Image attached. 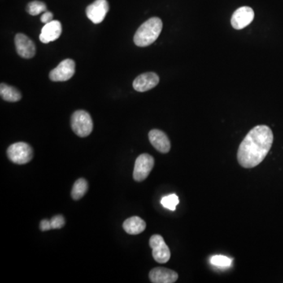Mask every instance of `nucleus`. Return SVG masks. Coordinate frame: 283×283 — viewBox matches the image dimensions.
Here are the masks:
<instances>
[{"label":"nucleus","mask_w":283,"mask_h":283,"mask_svg":"<svg viewBox=\"0 0 283 283\" xmlns=\"http://www.w3.org/2000/svg\"><path fill=\"white\" fill-rule=\"evenodd\" d=\"M71 127L76 136L82 138L87 137L93 131L92 117L84 110L74 112L71 118Z\"/></svg>","instance_id":"obj_3"},{"label":"nucleus","mask_w":283,"mask_h":283,"mask_svg":"<svg viewBox=\"0 0 283 283\" xmlns=\"http://www.w3.org/2000/svg\"><path fill=\"white\" fill-rule=\"evenodd\" d=\"M146 223L139 216H132L126 219L123 223V228L126 233L132 236L140 235L146 229Z\"/></svg>","instance_id":"obj_15"},{"label":"nucleus","mask_w":283,"mask_h":283,"mask_svg":"<svg viewBox=\"0 0 283 283\" xmlns=\"http://www.w3.org/2000/svg\"><path fill=\"white\" fill-rule=\"evenodd\" d=\"M154 158L150 154H142L139 156L134 167V180L137 182L146 180L154 167Z\"/></svg>","instance_id":"obj_5"},{"label":"nucleus","mask_w":283,"mask_h":283,"mask_svg":"<svg viewBox=\"0 0 283 283\" xmlns=\"http://www.w3.org/2000/svg\"><path fill=\"white\" fill-rule=\"evenodd\" d=\"M88 189V184L85 179H79L76 180L72 187L71 195L75 201L81 199L86 194Z\"/></svg>","instance_id":"obj_17"},{"label":"nucleus","mask_w":283,"mask_h":283,"mask_svg":"<svg viewBox=\"0 0 283 283\" xmlns=\"http://www.w3.org/2000/svg\"><path fill=\"white\" fill-rule=\"evenodd\" d=\"M76 63L72 59L67 58L61 62L49 73L50 80L54 82H64L70 80L75 74Z\"/></svg>","instance_id":"obj_7"},{"label":"nucleus","mask_w":283,"mask_h":283,"mask_svg":"<svg viewBox=\"0 0 283 283\" xmlns=\"http://www.w3.org/2000/svg\"><path fill=\"white\" fill-rule=\"evenodd\" d=\"M150 246L155 261L160 263H167L171 258V252L163 237L159 235H154L150 239Z\"/></svg>","instance_id":"obj_6"},{"label":"nucleus","mask_w":283,"mask_h":283,"mask_svg":"<svg viewBox=\"0 0 283 283\" xmlns=\"http://www.w3.org/2000/svg\"><path fill=\"white\" fill-rule=\"evenodd\" d=\"M149 140L152 146L162 154H167L171 149L170 140L165 132L161 130L153 129L149 132Z\"/></svg>","instance_id":"obj_13"},{"label":"nucleus","mask_w":283,"mask_h":283,"mask_svg":"<svg viewBox=\"0 0 283 283\" xmlns=\"http://www.w3.org/2000/svg\"><path fill=\"white\" fill-rule=\"evenodd\" d=\"M210 262L212 265L216 267H230L232 265V259L225 256L215 255L211 258Z\"/></svg>","instance_id":"obj_20"},{"label":"nucleus","mask_w":283,"mask_h":283,"mask_svg":"<svg viewBox=\"0 0 283 283\" xmlns=\"http://www.w3.org/2000/svg\"><path fill=\"white\" fill-rule=\"evenodd\" d=\"M109 10L110 6L107 0H95L87 7V17L94 24H100L106 18Z\"/></svg>","instance_id":"obj_9"},{"label":"nucleus","mask_w":283,"mask_h":283,"mask_svg":"<svg viewBox=\"0 0 283 283\" xmlns=\"http://www.w3.org/2000/svg\"><path fill=\"white\" fill-rule=\"evenodd\" d=\"M62 24L59 21L53 20L43 27L40 35V40L43 44H48L58 40L62 35Z\"/></svg>","instance_id":"obj_12"},{"label":"nucleus","mask_w":283,"mask_h":283,"mask_svg":"<svg viewBox=\"0 0 283 283\" xmlns=\"http://www.w3.org/2000/svg\"><path fill=\"white\" fill-rule=\"evenodd\" d=\"M40 20L44 23V24H47L49 22H52L53 21V14L50 11H46L44 12L41 18H40Z\"/></svg>","instance_id":"obj_22"},{"label":"nucleus","mask_w":283,"mask_h":283,"mask_svg":"<svg viewBox=\"0 0 283 283\" xmlns=\"http://www.w3.org/2000/svg\"><path fill=\"white\" fill-rule=\"evenodd\" d=\"M163 23L159 18H151L140 26L134 36V43L140 47L150 46L159 37Z\"/></svg>","instance_id":"obj_2"},{"label":"nucleus","mask_w":283,"mask_h":283,"mask_svg":"<svg viewBox=\"0 0 283 283\" xmlns=\"http://www.w3.org/2000/svg\"><path fill=\"white\" fill-rule=\"evenodd\" d=\"M52 229H60L63 228L66 224V220L63 215H54L50 220Z\"/></svg>","instance_id":"obj_21"},{"label":"nucleus","mask_w":283,"mask_h":283,"mask_svg":"<svg viewBox=\"0 0 283 283\" xmlns=\"http://www.w3.org/2000/svg\"><path fill=\"white\" fill-rule=\"evenodd\" d=\"M179 203H180V200H179L178 196L175 193L163 197L161 200V204H162V206L167 210H171V211H175L176 206L179 205Z\"/></svg>","instance_id":"obj_19"},{"label":"nucleus","mask_w":283,"mask_h":283,"mask_svg":"<svg viewBox=\"0 0 283 283\" xmlns=\"http://www.w3.org/2000/svg\"><path fill=\"white\" fill-rule=\"evenodd\" d=\"M10 161L17 165H24L32 161L33 150L32 146L24 142H19L9 146L6 151Z\"/></svg>","instance_id":"obj_4"},{"label":"nucleus","mask_w":283,"mask_h":283,"mask_svg":"<svg viewBox=\"0 0 283 283\" xmlns=\"http://www.w3.org/2000/svg\"><path fill=\"white\" fill-rule=\"evenodd\" d=\"M47 5L41 1H32L29 2L27 6V12L32 15V16H36L41 13L46 12Z\"/></svg>","instance_id":"obj_18"},{"label":"nucleus","mask_w":283,"mask_h":283,"mask_svg":"<svg viewBox=\"0 0 283 283\" xmlns=\"http://www.w3.org/2000/svg\"><path fill=\"white\" fill-rule=\"evenodd\" d=\"M254 11L249 6H241L235 11L232 17V25L235 29L241 30L251 24L254 19Z\"/></svg>","instance_id":"obj_8"},{"label":"nucleus","mask_w":283,"mask_h":283,"mask_svg":"<svg viewBox=\"0 0 283 283\" xmlns=\"http://www.w3.org/2000/svg\"><path fill=\"white\" fill-rule=\"evenodd\" d=\"M40 229L42 232H47V231L51 230V224H50V220L43 219L42 221L40 222Z\"/></svg>","instance_id":"obj_23"},{"label":"nucleus","mask_w":283,"mask_h":283,"mask_svg":"<svg viewBox=\"0 0 283 283\" xmlns=\"http://www.w3.org/2000/svg\"><path fill=\"white\" fill-rule=\"evenodd\" d=\"M14 44L18 55L22 58L29 59L36 54V45L34 42L23 33H18L14 39Z\"/></svg>","instance_id":"obj_10"},{"label":"nucleus","mask_w":283,"mask_h":283,"mask_svg":"<svg viewBox=\"0 0 283 283\" xmlns=\"http://www.w3.org/2000/svg\"><path fill=\"white\" fill-rule=\"evenodd\" d=\"M150 281L154 283H174L177 281V272L165 267H155L149 274Z\"/></svg>","instance_id":"obj_14"},{"label":"nucleus","mask_w":283,"mask_h":283,"mask_svg":"<svg viewBox=\"0 0 283 283\" xmlns=\"http://www.w3.org/2000/svg\"><path fill=\"white\" fill-rule=\"evenodd\" d=\"M0 95L4 101L10 102H18L22 98V93L17 88L5 83L0 84Z\"/></svg>","instance_id":"obj_16"},{"label":"nucleus","mask_w":283,"mask_h":283,"mask_svg":"<svg viewBox=\"0 0 283 283\" xmlns=\"http://www.w3.org/2000/svg\"><path fill=\"white\" fill-rule=\"evenodd\" d=\"M160 78L158 74L153 72L141 74L135 79L133 88L136 92H145L151 90L159 84Z\"/></svg>","instance_id":"obj_11"},{"label":"nucleus","mask_w":283,"mask_h":283,"mask_svg":"<svg viewBox=\"0 0 283 283\" xmlns=\"http://www.w3.org/2000/svg\"><path fill=\"white\" fill-rule=\"evenodd\" d=\"M274 141L273 132L268 126H256L249 131L237 150V162L241 167L252 168L263 162Z\"/></svg>","instance_id":"obj_1"}]
</instances>
